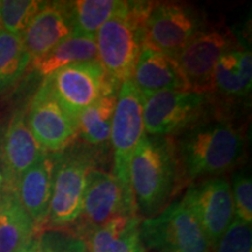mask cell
Instances as JSON below:
<instances>
[{
    "mask_svg": "<svg viewBox=\"0 0 252 252\" xmlns=\"http://www.w3.org/2000/svg\"><path fill=\"white\" fill-rule=\"evenodd\" d=\"M181 181L220 176L244 156V139L228 119H207L175 135L173 141Z\"/></svg>",
    "mask_w": 252,
    "mask_h": 252,
    "instance_id": "cell-1",
    "label": "cell"
},
{
    "mask_svg": "<svg viewBox=\"0 0 252 252\" xmlns=\"http://www.w3.org/2000/svg\"><path fill=\"white\" fill-rule=\"evenodd\" d=\"M130 184L143 219L157 215L169 203L181 184L171 138L149 134L141 138L132 157Z\"/></svg>",
    "mask_w": 252,
    "mask_h": 252,
    "instance_id": "cell-2",
    "label": "cell"
},
{
    "mask_svg": "<svg viewBox=\"0 0 252 252\" xmlns=\"http://www.w3.org/2000/svg\"><path fill=\"white\" fill-rule=\"evenodd\" d=\"M105 151L74 141L64 150L52 153L54 171L46 228L61 229L76 224L83 206L87 178L93 169L98 168L99 158Z\"/></svg>",
    "mask_w": 252,
    "mask_h": 252,
    "instance_id": "cell-3",
    "label": "cell"
},
{
    "mask_svg": "<svg viewBox=\"0 0 252 252\" xmlns=\"http://www.w3.org/2000/svg\"><path fill=\"white\" fill-rule=\"evenodd\" d=\"M156 5L153 1H124L115 17L96 34L98 61L118 84L130 81L140 50L145 26Z\"/></svg>",
    "mask_w": 252,
    "mask_h": 252,
    "instance_id": "cell-4",
    "label": "cell"
},
{
    "mask_svg": "<svg viewBox=\"0 0 252 252\" xmlns=\"http://www.w3.org/2000/svg\"><path fill=\"white\" fill-rule=\"evenodd\" d=\"M145 134L176 135L207 121L213 108L210 93L166 90L141 97Z\"/></svg>",
    "mask_w": 252,
    "mask_h": 252,
    "instance_id": "cell-5",
    "label": "cell"
},
{
    "mask_svg": "<svg viewBox=\"0 0 252 252\" xmlns=\"http://www.w3.org/2000/svg\"><path fill=\"white\" fill-rule=\"evenodd\" d=\"M141 241L158 252H209V242L184 200L169 202L157 215L143 219Z\"/></svg>",
    "mask_w": 252,
    "mask_h": 252,
    "instance_id": "cell-6",
    "label": "cell"
},
{
    "mask_svg": "<svg viewBox=\"0 0 252 252\" xmlns=\"http://www.w3.org/2000/svg\"><path fill=\"white\" fill-rule=\"evenodd\" d=\"M207 28L206 17L193 5L156 2L145 26L144 46L174 59Z\"/></svg>",
    "mask_w": 252,
    "mask_h": 252,
    "instance_id": "cell-7",
    "label": "cell"
},
{
    "mask_svg": "<svg viewBox=\"0 0 252 252\" xmlns=\"http://www.w3.org/2000/svg\"><path fill=\"white\" fill-rule=\"evenodd\" d=\"M47 80L56 98L76 121L83 110L108 94H117L121 87L109 76L98 60L74 63Z\"/></svg>",
    "mask_w": 252,
    "mask_h": 252,
    "instance_id": "cell-8",
    "label": "cell"
},
{
    "mask_svg": "<svg viewBox=\"0 0 252 252\" xmlns=\"http://www.w3.org/2000/svg\"><path fill=\"white\" fill-rule=\"evenodd\" d=\"M133 214L138 210L132 189L125 187L112 173L94 168L87 178L76 235L82 237L109 220Z\"/></svg>",
    "mask_w": 252,
    "mask_h": 252,
    "instance_id": "cell-9",
    "label": "cell"
},
{
    "mask_svg": "<svg viewBox=\"0 0 252 252\" xmlns=\"http://www.w3.org/2000/svg\"><path fill=\"white\" fill-rule=\"evenodd\" d=\"M144 135L143 100L133 82L126 81L118 89L110 143L113 154L112 174L130 189L132 157Z\"/></svg>",
    "mask_w": 252,
    "mask_h": 252,
    "instance_id": "cell-10",
    "label": "cell"
},
{
    "mask_svg": "<svg viewBox=\"0 0 252 252\" xmlns=\"http://www.w3.org/2000/svg\"><path fill=\"white\" fill-rule=\"evenodd\" d=\"M27 124L48 153H58L76 141L77 121L69 115L45 78L26 106Z\"/></svg>",
    "mask_w": 252,
    "mask_h": 252,
    "instance_id": "cell-11",
    "label": "cell"
},
{
    "mask_svg": "<svg viewBox=\"0 0 252 252\" xmlns=\"http://www.w3.org/2000/svg\"><path fill=\"white\" fill-rule=\"evenodd\" d=\"M182 200L196 217L212 248L235 219L229 180L224 176L203 179L189 186Z\"/></svg>",
    "mask_w": 252,
    "mask_h": 252,
    "instance_id": "cell-12",
    "label": "cell"
},
{
    "mask_svg": "<svg viewBox=\"0 0 252 252\" xmlns=\"http://www.w3.org/2000/svg\"><path fill=\"white\" fill-rule=\"evenodd\" d=\"M234 48H237V43L231 33L208 27L194 37L174 60L189 89L210 93L213 71L217 61L224 53Z\"/></svg>",
    "mask_w": 252,
    "mask_h": 252,
    "instance_id": "cell-13",
    "label": "cell"
},
{
    "mask_svg": "<svg viewBox=\"0 0 252 252\" xmlns=\"http://www.w3.org/2000/svg\"><path fill=\"white\" fill-rule=\"evenodd\" d=\"M75 33L72 1H45L21 35L31 61Z\"/></svg>",
    "mask_w": 252,
    "mask_h": 252,
    "instance_id": "cell-14",
    "label": "cell"
},
{
    "mask_svg": "<svg viewBox=\"0 0 252 252\" xmlns=\"http://www.w3.org/2000/svg\"><path fill=\"white\" fill-rule=\"evenodd\" d=\"M47 154L30 130L26 108L15 110L2 133L4 187L14 189L19 178Z\"/></svg>",
    "mask_w": 252,
    "mask_h": 252,
    "instance_id": "cell-15",
    "label": "cell"
},
{
    "mask_svg": "<svg viewBox=\"0 0 252 252\" xmlns=\"http://www.w3.org/2000/svg\"><path fill=\"white\" fill-rule=\"evenodd\" d=\"M131 81L141 97L166 90H190L175 60L146 46L140 50Z\"/></svg>",
    "mask_w": 252,
    "mask_h": 252,
    "instance_id": "cell-16",
    "label": "cell"
},
{
    "mask_svg": "<svg viewBox=\"0 0 252 252\" xmlns=\"http://www.w3.org/2000/svg\"><path fill=\"white\" fill-rule=\"evenodd\" d=\"M54 159L48 153L45 158L30 167L19 178L14 190L19 201L33 220L36 229L45 228L48 219L53 188Z\"/></svg>",
    "mask_w": 252,
    "mask_h": 252,
    "instance_id": "cell-17",
    "label": "cell"
},
{
    "mask_svg": "<svg viewBox=\"0 0 252 252\" xmlns=\"http://www.w3.org/2000/svg\"><path fill=\"white\" fill-rule=\"evenodd\" d=\"M139 214L121 216L82 236L87 252H146L141 241Z\"/></svg>",
    "mask_w": 252,
    "mask_h": 252,
    "instance_id": "cell-18",
    "label": "cell"
},
{
    "mask_svg": "<svg viewBox=\"0 0 252 252\" xmlns=\"http://www.w3.org/2000/svg\"><path fill=\"white\" fill-rule=\"evenodd\" d=\"M252 89V54L250 49L234 48L223 54L213 71L212 90L226 98L241 99Z\"/></svg>",
    "mask_w": 252,
    "mask_h": 252,
    "instance_id": "cell-19",
    "label": "cell"
},
{
    "mask_svg": "<svg viewBox=\"0 0 252 252\" xmlns=\"http://www.w3.org/2000/svg\"><path fill=\"white\" fill-rule=\"evenodd\" d=\"M36 226L14 189L0 191V252H15L36 235Z\"/></svg>",
    "mask_w": 252,
    "mask_h": 252,
    "instance_id": "cell-20",
    "label": "cell"
},
{
    "mask_svg": "<svg viewBox=\"0 0 252 252\" xmlns=\"http://www.w3.org/2000/svg\"><path fill=\"white\" fill-rule=\"evenodd\" d=\"M98 60L96 36L72 34L45 55L32 60L30 70L45 80L60 69L74 63Z\"/></svg>",
    "mask_w": 252,
    "mask_h": 252,
    "instance_id": "cell-21",
    "label": "cell"
},
{
    "mask_svg": "<svg viewBox=\"0 0 252 252\" xmlns=\"http://www.w3.org/2000/svg\"><path fill=\"white\" fill-rule=\"evenodd\" d=\"M117 94L103 97L78 115L77 137H80L83 143L90 146L106 149V144L109 145L111 137Z\"/></svg>",
    "mask_w": 252,
    "mask_h": 252,
    "instance_id": "cell-22",
    "label": "cell"
},
{
    "mask_svg": "<svg viewBox=\"0 0 252 252\" xmlns=\"http://www.w3.org/2000/svg\"><path fill=\"white\" fill-rule=\"evenodd\" d=\"M30 63L31 58L21 35L0 30V96L17 86Z\"/></svg>",
    "mask_w": 252,
    "mask_h": 252,
    "instance_id": "cell-23",
    "label": "cell"
},
{
    "mask_svg": "<svg viewBox=\"0 0 252 252\" xmlns=\"http://www.w3.org/2000/svg\"><path fill=\"white\" fill-rule=\"evenodd\" d=\"M125 0H77L72 1L75 33L96 36L106 21L115 17Z\"/></svg>",
    "mask_w": 252,
    "mask_h": 252,
    "instance_id": "cell-24",
    "label": "cell"
},
{
    "mask_svg": "<svg viewBox=\"0 0 252 252\" xmlns=\"http://www.w3.org/2000/svg\"><path fill=\"white\" fill-rule=\"evenodd\" d=\"M43 2L40 0H4L0 1L1 30L15 35H23Z\"/></svg>",
    "mask_w": 252,
    "mask_h": 252,
    "instance_id": "cell-25",
    "label": "cell"
},
{
    "mask_svg": "<svg viewBox=\"0 0 252 252\" xmlns=\"http://www.w3.org/2000/svg\"><path fill=\"white\" fill-rule=\"evenodd\" d=\"M209 252H252L251 224L235 217Z\"/></svg>",
    "mask_w": 252,
    "mask_h": 252,
    "instance_id": "cell-26",
    "label": "cell"
},
{
    "mask_svg": "<svg viewBox=\"0 0 252 252\" xmlns=\"http://www.w3.org/2000/svg\"><path fill=\"white\" fill-rule=\"evenodd\" d=\"M231 195L236 219L252 224V179L247 169L236 172L231 179Z\"/></svg>",
    "mask_w": 252,
    "mask_h": 252,
    "instance_id": "cell-27",
    "label": "cell"
},
{
    "mask_svg": "<svg viewBox=\"0 0 252 252\" xmlns=\"http://www.w3.org/2000/svg\"><path fill=\"white\" fill-rule=\"evenodd\" d=\"M39 252H87V248L76 234L48 229L39 235Z\"/></svg>",
    "mask_w": 252,
    "mask_h": 252,
    "instance_id": "cell-28",
    "label": "cell"
},
{
    "mask_svg": "<svg viewBox=\"0 0 252 252\" xmlns=\"http://www.w3.org/2000/svg\"><path fill=\"white\" fill-rule=\"evenodd\" d=\"M15 252H39V235H35Z\"/></svg>",
    "mask_w": 252,
    "mask_h": 252,
    "instance_id": "cell-29",
    "label": "cell"
},
{
    "mask_svg": "<svg viewBox=\"0 0 252 252\" xmlns=\"http://www.w3.org/2000/svg\"><path fill=\"white\" fill-rule=\"evenodd\" d=\"M5 184L4 179V160H2V131L0 128V191L2 190Z\"/></svg>",
    "mask_w": 252,
    "mask_h": 252,
    "instance_id": "cell-30",
    "label": "cell"
},
{
    "mask_svg": "<svg viewBox=\"0 0 252 252\" xmlns=\"http://www.w3.org/2000/svg\"><path fill=\"white\" fill-rule=\"evenodd\" d=\"M0 30H1V24H0Z\"/></svg>",
    "mask_w": 252,
    "mask_h": 252,
    "instance_id": "cell-31",
    "label": "cell"
}]
</instances>
